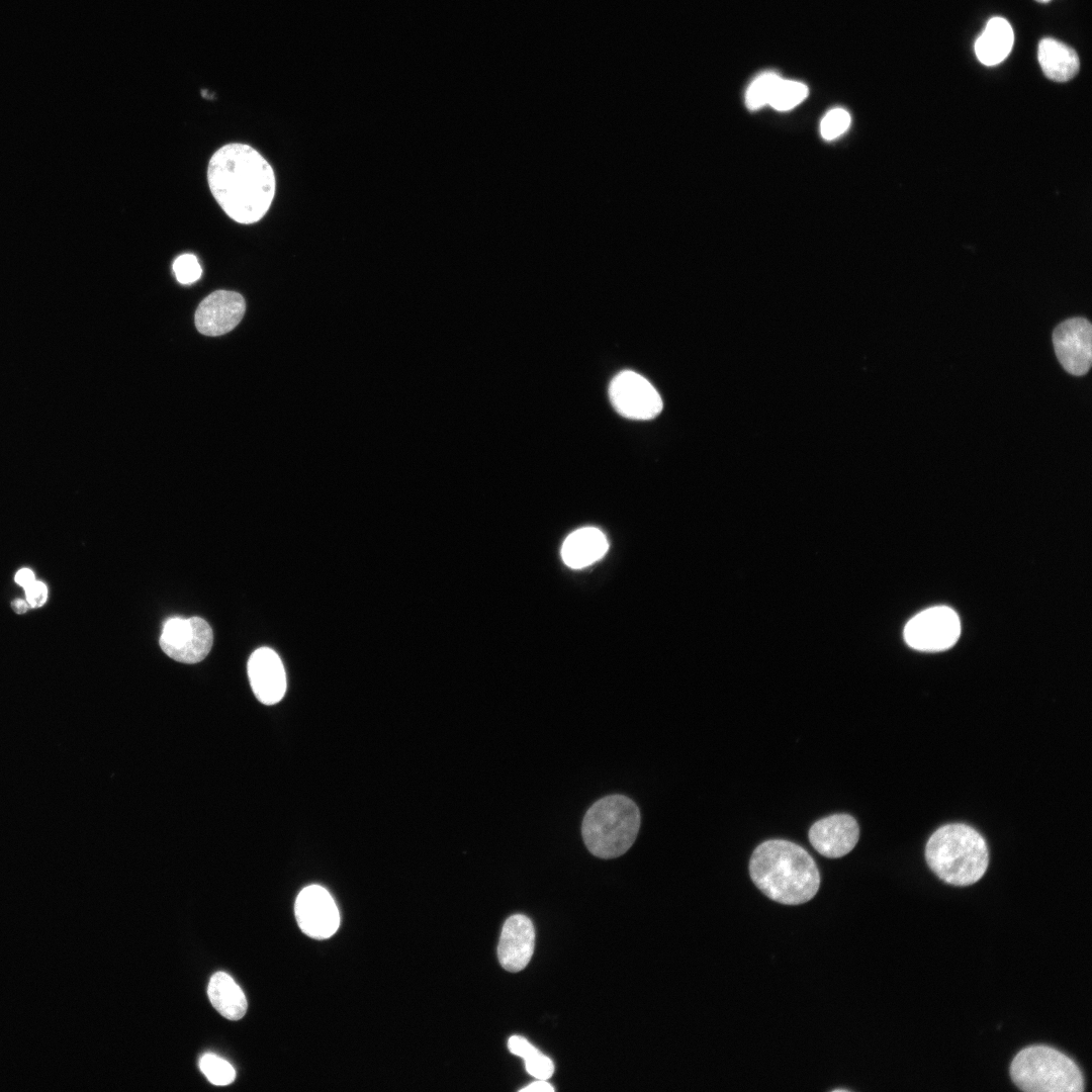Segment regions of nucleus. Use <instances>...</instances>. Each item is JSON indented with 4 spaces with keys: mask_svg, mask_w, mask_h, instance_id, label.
<instances>
[{
    "mask_svg": "<svg viewBox=\"0 0 1092 1092\" xmlns=\"http://www.w3.org/2000/svg\"><path fill=\"white\" fill-rule=\"evenodd\" d=\"M781 77L772 72H766L757 76L748 86L745 94V104L748 109L756 110L768 104Z\"/></svg>",
    "mask_w": 1092,
    "mask_h": 1092,
    "instance_id": "nucleus-19",
    "label": "nucleus"
},
{
    "mask_svg": "<svg viewBox=\"0 0 1092 1092\" xmlns=\"http://www.w3.org/2000/svg\"><path fill=\"white\" fill-rule=\"evenodd\" d=\"M524 1060L526 1071L538 1080H547L554 1072L553 1062L539 1051Z\"/></svg>",
    "mask_w": 1092,
    "mask_h": 1092,
    "instance_id": "nucleus-24",
    "label": "nucleus"
},
{
    "mask_svg": "<svg viewBox=\"0 0 1092 1092\" xmlns=\"http://www.w3.org/2000/svg\"><path fill=\"white\" fill-rule=\"evenodd\" d=\"M535 945L532 921L525 915L509 917L502 929L497 957L502 967L510 972L523 970L530 962Z\"/></svg>",
    "mask_w": 1092,
    "mask_h": 1092,
    "instance_id": "nucleus-14",
    "label": "nucleus"
},
{
    "mask_svg": "<svg viewBox=\"0 0 1092 1092\" xmlns=\"http://www.w3.org/2000/svg\"><path fill=\"white\" fill-rule=\"evenodd\" d=\"M1037 59L1045 77L1056 82H1067L1079 72L1080 61L1077 53L1055 38L1048 37L1039 41Z\"/></svg>",
    "mask_w": 1092,
    "mask_h": 1092,
    "instance_id": "nucleus-16",
    "label": "nucleus"
},
{
    "mask_svg": "<svg viewBox=\"0 0 1092 1092\" xmlns=\"http://www.w3.org/2000/svg\"><path fill=\"white\" fill-rule=\"evenodd\" d=\"M1035 1H1037V2H1040V3H1048V2H1050L1051 0H1035Z\"/></svg>",
    "mask_w": 1092,
    "mask_h": 1092,
    "instance_id": "nucleus-30",
    "label": "nucleus"
},
{
    "mask_svg": "<svg viewBox=\"0 0 1092 1092\" xmlns=\"http://www.w3.org/2000/svg\"><path fill=\"white\" fill-rule=\"evenodd\" d=\"M525 1092H552L554 1088L546 1080H538L521 1089Z\"/></svg>",
    "mask_w": 1092,
    "mask_h": 1092,
    "instance_id": "nucleus-27",
    "label": "nucleus"
},
{
    "mask_svg": "<svg viewBox=\"0 0 1092 1092\" xmlns=\"http://www.w3.org/2000/svg\"><path fill=\"white\" fill-rule=\"evenodd\" d=\"M608 548V540L600 529L584 527L566 537L561 548V556L567 566L578 569L601 559Z\"/></svg>",
    "mask_w": 1092,
    "mask_h": 1092,
    "instance_id": "nucleus-15",
    "label": "nucleus"
},
{
    "mask_svg": "<svg viewBox=\"0 0 1092 1092\" xmlns=\"http://www.w3.org/2000/svg\"><path fill=\"white\" fill-rule=\"evenodd\" d=\"M294 913L299 928L312 938H328L340 925V913L333 897L318 885L307 886L299 892Z\"/></svg>",
    "mask_w": 1092,
    "mask_h": 1092,
    "instance_id": "nucleus-9",
    "label": "nucleus"
},
{
    "mask_svg": "<svg viewBox=\"0 0 1092 1092\" xmlns=\"http://www.w3.org/2000/svg\"><path fill=\"white\" fill-rule=\"evenodd\" d=\"M15 580L19 585L26 588L34 582V575L31 570L23 568L16 573Z\"/></svg>",
    "mask_w": 1092,
    "mask_h": 1092,
    "instance_id": "nucleus-28",
    "label": "nucleus"
},
{
    "mask_svg": "<svg viewBox=\"0 0 1092 1092\" xmlns=\"http://www.w3.org/2000/svg\"><path fill=\"white\" fill-rule=\"evenodd\" d=\"M251 688L265 705L281 701L286 692V674L278 654L269 647L256 649L247 664Z\"/></svg>",
    "mask_w": 1092,
    "mask_h": 1092,
    "instance_id": "nucleus-13",
    "label": "nucleus"
},
{
    "mask_svg": "<svg viewBox=\"0 0 1092 1092\" xmlns=\"http://www.w3.org/2000/svg\"><path fill=\"white\" fill-rule=\"evenodd\" d=\"M749 875L766 897L785 905L808 902L820 886L813 857L800 845L783 839L764 841L753 850Z\"/></svg>",
    "mask_w": 1092,
    "mask_h": 1092,
    "instance_id": "nucleus-2",
    "label": "nucleus"
},
{
    "mask_svg": "<svg viewBox=\"0 0 1092 1092\" xmlns=\"http://www.w3.org/2000/svg\"><path fill=\"white\" fill-rule=\"evenodd\" d=\"M1010 1075L1026 1092H1082L1084 1079L1076 1063L1049 1045H1029L1013 1059Z\"/></svg>",
    "mask_w": 1092,
    "mask_h": 1092,
    "instance_id": "nucleus-5",
    "label": "nucleus"
},
{
    "mask_svg": "<svg viewBox=\"0 0 1092 1092\" xmlns=\"http://www.w3.org/2000/svg\"><path fill=\"white\" fill-rule=\"evenodd\" d=\"M925 858L943 882L969 886L986 873L989 852L984 837L973 827L953 823L939 827L929 837Z\"/></svg>",
    "mask_w": 1092,
    "mask_h": 1092,
    "instance_id": "nucleus-3",
    "label": "nucleus"
},
{
    "mask_svg": "<svg viewBox=\"0 0 1092 1092\" xmlns=\"http://www.w3.org/2000/svg\"><path fill=\"white\" fill-rule=\"evenodd\" d=\"M199 1068L207 1080L216 1086H225L234 1082L236 1071L225 1060L214 1054H205L199 1061Z\"/></svg>",
    "mask_w": 1092,
    "mask_h": 1092,
    "instance_id": "nucleus-21",
    "label": "nucleus"
},
{
    "mask_svg": "<svg viewBox=\"0 0 1092 1092\" xmlns=\"http://www.w3.org/2000/svg\"><path fill=\"white\" fill-rule=\"evenodd\" d=\"M808 95V87L797 81L781 79L768 105L777 110H789L801 103Z\"/></svg>",
    "mask_w": 1092,
    "mask_h": 1092,
    "instance_id": "nucleus-20",
    "label": "nucleus"
},
{
    "mask_svg": "<svg viewBox=\"0 0 1092 1092\" xmlns=\"http://www.w3.org/2000/svg\"><path fill=\"white\" fill-rule=\"evenodd\" d=\"M508 1048L512 1054L524 1059L538 1052L525 1037L519 1035H513L509 1038Z\"/></svg>",
    "mask_w": 1092,
    "mask_h": 1092,
    "instance_id": "nucleus-25",
    "label": "nucleus"
},
{
    "mask_svg": "<svg viewBox=\"0 0 1092 1092\" xmlns=\"http://www.w3.org/2000/svg\"><path fill=\"white\" fill-rule=\"evenodd\" d=\"M207 995L215 1010L226 1019H241L247 1011L244 992L226 973L217 972L210 978Z\"/></svg>",
    "mask_w": 1092,
    "mask_h": 1092,
    "instance_id": "nucleus-18",
    "label": "nucleus"
},
{
    "mask_svg": "<svg viewBox=\"0 0 1092 1092\" xmlns=\"http://www.w3.org/2000/svg\"><path fill=\"white\" fill-rule=\"evenodd\" d=\"M11 607L18 614L26 612L28 608L27 604L22 600H14L11 604Z\"/></svg>",
    "mask_w": 1092,
    "mask_h": 1092,
    "instance_id": "nucleus-29",
    "label": "nucleus"
},
{
    "mask_svg": "<svg viewBox=\"0 0 1092 1092\" xmlns=\"http://www.w3.org/2000/svg\"><path fill=\"white\" fill-rule=\"evenodd\" d=\"M640 828L637 805L624 795H609L586 811L581 834L588 851L601 858L624 854L634 843Z\"/></svg>",
    "mask_w": 1092,
    "mask_h": 1092,
    "instance_id": "nucleus-4",
    "label": "nucleus"
},
{
    "mask_svg": "<svg viewBox=\"0 0 1092 1092\" xmlns=\"http://www.w3.org/2000/svg\"><path fill=\"white\" fill-rule=\"evenodd\" d=\"M207 181L222 210L244 224L261 219L275 194L272 167L255 149L244 144H229L213 154L208 163Z\"/></svg>",
    "mask_w": 1092,
    "mask_h": 1092,
    "instance_id": "nucleus-1",
    "label": "nucleus"
},
{
    "mask_svg": "<svg viewBox=\"0 0 1092 1092\" xmlns=\"http://www.w3.org/2000/svg\"><path fill=\"white\" fill-rule=\"evenodd\" d=\"M212 643V630L200 617L171 618L165 622L160 637L162 650L172 659L183 663H197L204 659Z\"/></svg>",
    "mask_w": 1092,
    "mask_h": 1092,
    "instance_id": "nucleus-7",
    "label": "nucleus"
},
{
    "mask_svg": "<svg viewBox=\"0 0 1092 1092\" xmlns=\"http://www.w3.org/2000/svg\"><path fill=\"white\" fill-rule=\"evenodd\" d=\"M960 633L961 622L957 613L948 607L936 606L908 621L904 628V639L916 650L937 652L951 647Z\"/></svg>",
    "mask_w": 1092,
    "mask_h": 1092,
    "instance_id": "nucleus-6",
    "label": "nucleus"
},
{
    "mask_svg": "<svg viewBox=\"0 0 1092 1092\" xmlns=\"http://www.w3.org/2000/svg\"><path fill=\"white\" fill-rule=\"evenodd\" d=\"M1014 41L1010 23L1002 17H992L975 42L978 60L986 66H994L1004 61L1012 50Z\"/></svg>",
    "mask_w": 1092,
    "mask_h": 1092,
    "instance_id": "nucleus-17",
    "label": "nucleus"
},
{
    "mask_svg": "<svg viewBox=\"0 0 1092 1092\" xmlns=\"http://www.w3.org/2000/svg\"><path fill=\"white\" fill-rule=\"evenodd\" d=\"M47 586L40 581H34L26 587L27 601L33 608L42 606L47 600Z\"/></svg>",
    "mask_w": 1092,
    "mask_h": 1092,
    "instance_id": "nucleus-26",
    "label": "nucleus"
},
{
    "mask_svg": "<svg viewBox=\"0 0 1092 1092\" xmlns=\"http://www.w3.org/2000/svg\"><path fill=\"white\" fill-rule=\"evenodd\" d=\"M244 297L231 290H216L199 303L195 311V326L199 333L215 337L231 332L245 314Z\"/></svg>",
    "mask_w": 1092,
    "mask_h": 1092,
    "instance_id": "nucleus-11",
    "label": "nucleus"
},
{
    "mask_svg": "<svg viewBox=\"0 0 1092 1092\" xmlns=\"http://www.w3.org/2000/svg\"><path fill=\"white\" fill-rule=\"evenodd\" d=\"M173 271L181 284H191L197 281L202 273L197 258L192 254H183L175 259Z\"/></svg>",
    "mask_w": 1092,
    "mask_h": 1092,
    "instance_id": "nucleus-23",
    "label": "nucleus"
},
{
    "mask_svg": "<svg viewBox=\"0 0 1092 1092\" xmlns=\"http://www.w3.org/2000/svg\"><path fill=\"white\" fill-rule=\"evenodd\" d=\"M849 125V113L843 108H834L821 120L820 131L825 140H833L842 134Z\"/></svg>",
    "mask_w": 1092,
    "mask_h": 1092,
    "instance_id": "nucleus-22",
    "label": "nucleus"
},
{
    "mask_svg": "<svg viewBox=\"0 0 1092 1092\" xmlns=\"http://www.w3.org/2000/svg\"><path fill=\"white\" fill-rule=\"evenodd\" d=\"M1057 358L1070 374H1086L1092 361V328L1084 317H1072L1059 324L1053 333Z\"/></svg>",
    "mask_w": 1092,
    "mask_h": 1092,
    "instance_id": "nucleus-10",
    "label": "nucleus"
},
{
    "mask_svg": "<svg viewBox=\"0 0 1092 1092\" xmlns=\"http://www.w3.org/2000/svg\"><path fill=\"white\" fill-rule=\"evenodd\" d=\"M808 837L821 855L838 858L849 853L856 845L859 828L851 815L833 814L816 821L809 829Z\"/></svg>",
    "mask_w": 1092,
    "mask_h": 1092,
    "instance_id": "nucleus-12",
    "label": "nucleus"
},
{
    "mask_svg": "<svg viewBox=\"0 0 1092 1092\" xmlns=\"http://www.w3.org/2000/svg\"><path fill=\"white\" fill-rule=\"evenodd\" d=\"M609 395L615 410L628 419L650 420L662 410V400L655 387L634 371L618 373L610 383Z\"/></svg>",
    "mask_w": 1092,
    "mask_h": 1092,
    "instance_id": "nucleus-8",
    "label": "nucleus"
}]
</instances>
